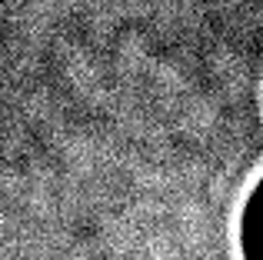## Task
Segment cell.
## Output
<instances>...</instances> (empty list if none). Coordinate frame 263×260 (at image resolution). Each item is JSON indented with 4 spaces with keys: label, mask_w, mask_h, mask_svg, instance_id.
<instances>
[{
    "label": "cell",
    "mask_w": 263,
    "mask_h": 260,
    "mask_svg": "<svg viewBox=\"0 0 263 260\" xmlns=\"http://www.w3.org/2000/svg\"><path fill=\"white\" fill-rule=\"evenodd\" d=\"M237 250L240 260H263V174L257 177L240 203L237 217Z\"/></svg>",
    "instance_id": "cell-1"
}]
</instances>
